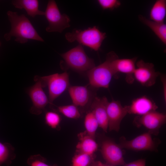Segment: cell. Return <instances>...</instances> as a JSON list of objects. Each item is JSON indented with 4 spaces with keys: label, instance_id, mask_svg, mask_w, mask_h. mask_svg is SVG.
I'll list each match as a JSON object with an SVG mask.
<instances>
[{
    "label": "cell",
    "instance_id": "8",
    "mask_svg": "<svg viewBox=\"0 0 166 166\" xmlns=\"http://www.w3.org/2000/svg\"><path fill=\"white\" fill-rule=\"evenodd\" d=\"M34 80L35 83L29 88L27 92L33 103L30 111L32 114L39 115L45 110L49 102L43 89L44 86L40 77L35 76Z\"/></svg>",
    "mask_w": 166,
    "mask_h": 166
},
{
    "label": "cell",
    "instance_id": "10",
    "mask_svg": "<svg viewBox=\"0 0 166 166\" xmlns=\"http://www.w3.org/2000/svg\"><path fill=\"white\" fill-rule=\"evenodd\" d=\"M121 149L113 140L108 138L104 139L101 144V152L106 163L112 166L124 164Z\"/></svg>",
    "mask_w": 166,
    "mask_h": 166
},
{
    "label": "cell",
    "instance_id": "2",
    "mask_svg": "<svg viewBox=\"0 0 166 166\" xmlns=\"http://www.w3.org/2000/svg\"><path fill=\"white\" fill-rule=\"evenodd\" d=\"M117 57L116 53L112 51L107 54L104 62L86 73L90 86L96 89L108 88L112 77L117 74L113 67L112 61Z\"/></svg>",
    "mask_w": 166,
    "mask_h": 166
},
{
    "label": "cell",
    "instance_id": "7",
    "mask_svg": "<svg viewBox=\"0 0 166 166\" xmlns=\"http://www.w3.org/2000/svg\"><path fill=\"white\" fill-rule=\"evenodd\" d=\"M158 140L153 139L152 134L148 132L130 140H128L124 136H122L119 139L118 144L121 148L136 151L157 152V147L160 142Z\"/></svg>",
    "mask_w": 166,
    "mask_h": 166
},
{
    "label": "cell",
    "instance_id": "9",
    "mask_svg": "<svg viewBox=\"0 0 166 166\" xmlns=\"http://www.w3.org/2000/svg\"><path fill=\"white\" fill-rule=\"evenodd\" d=\"M166 115L156 111L150 112L141 116H136L133 121L137 127L143 126L152 135H157L161 126L166 122Z\"/></svg>",
    "mask_w": 166,
    "mask_h": 166
},
{
    "label": "cell",
    "instance_id": "14",
    "mask_svg": "<svg viewBox=\"0 0 166 166\" xmlns=\"http://www.w3.org/2000/svg\"><path fill=\"white\" fill-rule=\"evenodd\" d=\"M108 102L105 97H99L96 96L90 105L91 111L96 118L99 127L106 132L108 129L107 107Z\"/></svg>",
    "mask_w": 166,
    "mask_h": 166
},
{
    "label": "cell",
    "instance_id": "23",
    "mask_svg": "<svg viewBox=\"0 0 166 166\" xmlns=\"http://www.w3.org/2000/svg\"><path fill=\"white\" fill-rule=\"evenodd\" d=\"M57 110L65 116L69 118L77 119L81 116L78 107L73 104L58 106Z\"/></svg>",
    "mask_w": 166,
    "mask_h": 166
},
{
    "label": "cell",
    "instance_id": "12",
    "mask_svg": "<svg viewBox=\"0 0 166 166\" xmlns=\"http://www.w3.org/2000/svg\"><path fill=\"white\" fill-rule=\"evenodd\" d=\"M128 105L123 106L118 100L108 102L107 107L108 129L109 131L118 132L123 119L128 113Z\"/></svg>",
    "mask_w": 166,
    "mask_h": 166
},
{
    "label": "cell",
    "instance_id": "30",
    "mask_svg": "<svg viewBox=\"0 0 166 166\" xmlns=\"http://www.w3.org/2000/svg\"><path fill=\"white\" fill-rule=\"evenodd\" d=\"M90 166H112L106 163H104L100 161H95L92 163Z\"/></svg>",
    "mask_w": 166,
    "mask_h": 166
},
{
    "label": "cell",
    "instance_id": "15",
    "mask_svg": "<svg viewBox=\"0 0 166 166\" xmlns=\"http://www.w3.org/2000/svg\"><path fill=\"white\" fill-rule=\"evenodd\" d=\"M136 57L119 59L117 57L112 61L113 69L117 74L121 73L126 75L125 80L127 83L132 84L135 80L134 73L136 68Z\"/></svg>",
    "mask_w": 166,
    "mask_h": 166
},
{
    "label": "cell",
    "instance_id": "13",
    "mask_svg": "<svg viewBox=\"0 0 166 166\" xmlns=\"http://www.w3.org/2000/svg\"><path fill=\"white\" fill-rule=\"evenodd\" d=\"M73 104L78 107H85L90 105L96 96V90L88 85L71 86L68 89Z\"/></svg>",
    "mask_w": 166,
    "mask_h": 166
},
{
    "label": "cell",
    "instance_id": "20",
    "mask_svg": "<svg viewBox=\"0 0 166 166\" xmlns=\"http://www.w3.org/2000/svg\"><path fill=\"white\" fill-rule=\"evenodd\" d=\"M166 15V1L157 0L150 10V19L158 22H164Z\"/></svg>",
    "mask_w": 166,
    "mask_h": 166
},
{
    "label": "cell",
    "instance_id": "28",
    "mask_svg": "<svg viewBox=\"0 0 166 166\" xmlns=\"http://www.w3.org/2000/svg\"><path fill=\"white\" fill-rule=\"evenodd\" d=\"M146 160L144 159H140L129 163H125L123 166H145Z\"/></svg>",
    "mask_w": 166,
    "mask_h": 166
},
{
    "label": "cell",
    "instance_id": "16",
    "mask_svg": "<svg viewBox=\"0 0 166 166\" xmlns=\"http://www.w3.org/2000/svg\"><path fill=\"white\" fill-rule=\"evenodd\" d=\"M158 108L156 103L146 96L133 100L128 105V113L141 116L150 112L156 111Z\"/></svg>",
    "mask_w": 166,
    "mask_h": 166
},
{
    "label": "cell",
    "instance_id": "6",
    "mask_svg": "<svg viewBox=\"0 0 166 166\" xmlns=\"http://www.w3.org/2000/svg\"><path fill=\"white\" fill-rule=\"evenodd\" d=\"M40 77L44 87L48 86L50 105L70 86L69 74L66 72Z\"/></svg>",
    "mask_w": 166,
    "mask_h": 166
},
{
    "label": "cell",
    "instance_id": "17",
    "mask_svg": "<svg viewBox=\"0 0 166 166\" xmlns=\"http://www.w3.org/2000/svg\"><path fill=\"white\" fill-rule=\"evenodd\" d=\"M78 137L79 141L76 146V152L94 155L98 148L95 138L89 135L85 131L79 133Z\"/></svg>",
    "mask_w": 166,
    "mask_h": 166
},
{
    "label": "cell",
    "instance_id": "29",
    "mask_svg": "<svg viewBox=\"0 0 166 166\" xmlns=\"http://www.w3.org/2000/svg\"><path fill=\"white\" fill-rule=\"evenodd\" d=\"M161 80L163 86V96L164 100L166 102V77L164 74L160 73V75Z\"/></svg>",
    "mask_w": 166,
    "mask_h": 166
},
{
    "label": "cell",
    "instance_id": "24",
    "mask_svg": "<svg viewBox=\"0 0 166 166\" xmlns=\"http://www.w3.org/2000/svg\"><path fill=\"white\" fill-rule=\"evenodd\" d=\"M94 160V156L77 152L72 159V166H90Z\"/></svg>",
    "mask_w": 166,
    "mask_h": 166
},
{
    "label": "cell",
    "instance_id": "25",
    "mask_svg": "<svg viewBox=\"0 0 166 166\" xmlns=\"http://www.w3.org/2000/svg\"><path fill=\"white\" fill-rule=\"evenodd\" d=\"M45 123L51 128L58 129L61 121V118L59 114L53 111H48L46 113L45 116Z\"/></svg>",
    "mask_w": 166,
    "mask_h": 166
},
{
    "label": "cell",
    "instance_id": "22",
    "mask_svg": "<svg viewBox=\"0 0 166 166\" xmlns=\"http://www.w3.org/2000/svg\"><path fill=\"white\" fill-rule=\"evenodd\" d=\"M84 126L85 131L90 136L95 138L96 131L99 127L98 122L93 113L88 112L84 119Z\"/></svg>",
    "mask_w": 166,
    "mask_h": 166
},
{
    "label": "cell",
    "instance_id": "26",
    "mask_svg": "<svg viewBox=\"0 0 166 166\" xmlns=\"http://www.w3.org/2000/svg\"><path fill=\"white\" fill-rule=\"evenodd\" d=\"M45 159L39 154L31 156L28 159L27 163L29 166H53L47 164Z\"/></svg>",
    "mask_w": 166,
    "mask_h": 166
},
{
    "label": "cell",
    "instance_id": "18",
    "mask_svg": "<svg viewBox=\"0 0 166 166\" xmlns=\"http://www.w3.org/2000/svg\"><path fill=\"white\" fill-rule=\"evenodd\" d=\"M11 3L16 8L25 9L28 15L32 17L37 15H44V12L39 9L37 0H14Z\"/></svg>",
    "mask_w": 166,
    "mask_h": 166
},
{
    "label": "cell",
    "instance_id": "1",
    "mask_svg": "<svg viewBox=\"0 0 166 166\" xmlns=\"http://www.w3.org/2000/svg\"><path fill=\"white\" fill-rule=\"evenodd\" d=\"M7 14L11 24L10 31L4 36L5 40L9 41L13 37L18 43L24 44L29 39L44 42L29 19L24 14L18 15L17 12L9 10Z\"/></svg>",
    "mask_w": 166,
    "mask_h": 166
},
{
    "label": "cell",
    "instance_id": "31",
    "mask_svg": "<svg viewBox=\"0 0 166 166\" xmlns=\"http://www.w3.org/2000/svg\"><path fill=\"white\" fill-rule=\"evenodd\" d=\"M1 42L0 41V47L1 46Z\"/></svg>",
    "mask_w": 166,
    "mask_h": 166
},
{
    "label": "cell",
    "instance_id": "5",
    "mask_svg": "<svg viewBox=\"0 0 166 166\" xmlns=\"http://www.w3.org/2000/svg\"><path fill=\"white\" fill-rule=\"evenodd\" d=\"M44 15L49 23L46 28L48 32L61 33L65 29L70 26L69 17L65 14H61L54 0L49 1Z\"/></svg>",
    "mask_w": 166,
    "mask_h": 166
},
{
    "label": "cell",
    "instance_id": "21",
    "mask_svg": "<svg viewBox=\"0 0 166 166\" xmlns=\"http://www.w3.org/2000/svg\"><path fill=\"white\" fill-rule=\"evenodd\" d=\"M15 157L14 149L12 146L8 143L0 142V166L4 164L9 165Z\"/></svg>",
    "mask_w": 166,
    "mask_h": 166
},
{
    "label": "cell",
    "instance_id": "3",
    "mask_svg": "<svg viewBox=\"0 0 166 166\" xmlns=\"http://www.w3.org/2000/svg\"><path fill=\"white\" fill-rule=\"evenodd\" d=\"M65 37L70 42L77 41L81 44L97 51L106 38V34L94 26L84 30L74 29L72 32L66 33Z\"/></svg>",
    "mask_w": 166,
    "mask_h": 166
},
{
    "label": "cell",
    "instance_id": "4",
    "mask_svg": "<svg viewBox=\"0 0 166 166\" xmlns=\"http://www.w3.org/2000/svg\"><path fill=\"white\" fill-rule=\"evenodd\" d=\"M61 55L67 67L79 72L86 73L95 66L93 60L87 56L80 45Z\"/></svg>",
    "mask_w": 166,
    "mask_h": 166
},
{
    "label": "cell",
    "instance_id": "19",
    "mask_svg": "<svg viewBox=\"0 0 166 166\" xmlns=\"http://www.w3.org/2000/svg\"><path fill=\"white\" fill-rule=\"evenodd\" d=\"M140 21L150 28L155 35L165 45L166 44V25L164 22H158L151 20L140 15Z\"/></svg>",
    "mask_w": 166,
    "mask_h": 166
},
{
    "label": "cell",
    "instance_id": "11",
    "mask_svg": "<svg viewBox=\"0 0 166 166\" xmlns=\"http://www.w3.org/2000/svg\"><path fill=\"white\" fill-rule=\"evenodd\" d=\"M136 65L134 73L135 80L144 86L148 87L154 85L160 74L156 71L154 65L140 60L136 62Z\"/></svg>",
    "mask_w": 166,
    "mask_h": 166
},
{
    "label": "cell",
    "instance_id": "27",
    "mask_svg": "<svg viewBox=\"0 0 166 166\" xmlns=\"http://www.w3.org/2000/svg\"><path fill=\"white\" fill-rule=\"evenodd\" d=\"M98 2L104 10H113L118 8L121 5L120 2L118 0H98Z\"/></svg>",
    "mask_w": 166,
    "mask_h": 166
}]
</instances>
